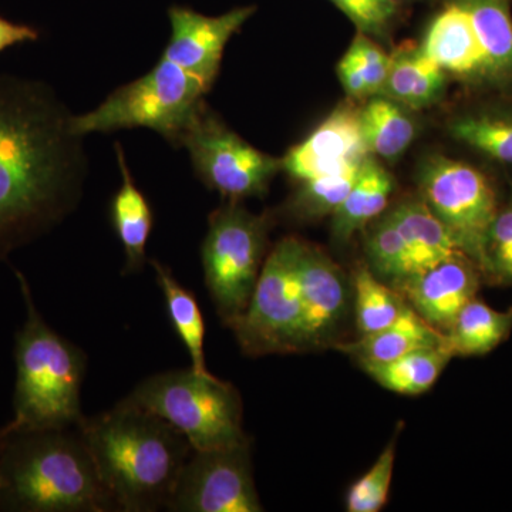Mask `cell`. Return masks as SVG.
I'll list each match as a JSON object with an SVG mask.
<instances>
[{
  "instance_id": "obj_9",
  "label": "cell",
  "mask_w": 512,
  "mask_h": 512,
  "mask_svg": "<svg viewBox=\"0 0 512 512\" xmlns=\"http://www.w3.org/2000/svg\"><path fill=\"white\" fill-rule=\"evenodd\" d=\"M417 183L421 200L481 271L485 238L503 202L490 175L476 165L437 153L420 165Z\"/></svg>"
},
{
  "instance_id": "obj_29",
  "label": "cell",
  "mask_w": 512,
  "mask_h": 512,
  "mask_svg": "<svg viewBox=\"0 0 512 512\" xmlns=\"http://www.w3.org/2000/svg\"><path fill=\"white\" fill-rule=\"evenodd\" d=\"M365 249L369 268L377 278L399 291L413 275L409 248L387 210L365 229Z\"/></svg>"
},
{
  "instance_id": "obj_36",
  "label": "cell",
  "mask_w": 512,
  "mask_h": 512,
  "mask_svg": "<svg viewBox=\"0 0 512 512\" xmlns=\"http://www.w3.org/2000/svg\"><path fill=\"white\" fill-rule=\"evenodd\" d=\"M9 436V424H5V426L0 427V468H2V456L3 450H5L6 440H8Z\"/></svg>"
},
{
  "instance_id": "obj_20",
  "label": "cell",
  "mask_w": 512,
  "mask_h": 512,
  "mask_svg": "<svg viewBox=\"0 0 512 512\" xmlns=\"http://www.w3.org/2000/svg\"><path fill=\"white\" fill-rule=\"evenodd\" d=\"M446 343V335L429 325L410 306L409 311L400 316L393 325L379 332L359 336L350 342L336 343L335 349L362 365L390 362L416 350L437 348Z\"/></svg>"
},
{
  "instance_id": "obj_15",
  "label": "cell",
  "mask_w": 512,
  "mask_h": 512,
  "mask_svg": "<svg viewBox=\"0 0 512 512\" xmlns=\"http://www.w3.org/2000/svg\"><path fill=\"white\" fill-rule=\"evenodd\" d=\"M484 278L463 252L410 276L399 289L406 301L434 329L447 335L458 313L477 298Z\"/></svg>"
},
{
  "instance_id": "obj_16",
  "label": "cell",
  "mask_w": 512,
  "mask_h": 512,
  "mask_svg": "<svg viewBox=\"0 0 512 512\" xmlns=\"http://www.w3.org/2000/svg\"><path fill=\"white\" fill-rule=\"evenodd\" d=\"M447 76L474 87H490L487 63L470 16L456 0H443L420 45Z\"/></svg>"
},
{
  "instance_id": "obj_28",
  "label": "cell",
  "mask_w": 512,
  "mask_h": 512,
  "mask_svg": "<svg viewBox=\"0 0 512 512\" xmlns=\"http://www.w3.org/2000/svg\"><path fill=\"white\" fill-rule=\"evenodd\" d=\"M352 291L359 336L393 325L410 309L403 293L377 278L369 266L357 269L352 279Z\"/></svg>"
},
{
  "instance_id": "obj_25",
  "label": "cell",
  "mask_w": 512,
  "mask_h": 512,
  "mask_svg": "<svg viewBox=\"0 0 512 512\" xmlns=\"http://www.w3.org/2000/svg\"><path fill=\"white\" fill-rule=\"evenodd\" d=\"M150 265L156 272L157 284L163 292L171 325L190 355L191 369L198 373H211L205 360L207 325L200 303L190 289L177 281L171 268L157 259H151Z\"/></svg>"
},
{
  "instance_id": "obj_27",
  "label": "cell",
  "mask_w": 512,
  "mask_h": 512,
  "mask_svg": "<svg viewBox=\"0 0 512 512\" xmlns=\"http://www.w3.org/2000/svg\"><path fill=\"white\" fill-rule=\"evenodd\" d=\"M511 332L512 308L495 311L476 298L458 313L446 339L454 357L484 356L497 349Z\"/></svg>"
},
{
  "instance_id": "obj_32",
  "label": "cell",
  "mask_w": 512,
  "mask_h": 512,
  "mask_svg": "<svg viewBox=\"0 0 512 512\" xmlns=\"http://www.w3.org/2000/svg\"><path fill=\"white\" fill-rule=\"evenodd\" d=\"M396 443L397 436H394L365 476L360 477L349 488L346 510L379 512L387 504L396 460Z\"/></svg>"
},
{
  "instance_id": "obj_10",
  "label": "cell",
  "mask_w": 512,
  "mask_h": 512,
  "mask_svg": "<svg viewBox=\"0 0 512 512\" xmlns=\"http://www.w3.org/2000/svg\"><path fill=\"white\" fill-rule=\"evenodd\" d=\"M192 168L210 190L229 201L261 198L282 160L262 153L232 131L205 103L183 138Z\"/></svg>"
},
{
  "instance_id": "obj_31",
  "label": "cell",
  "mask_w": 512,
  "mask_h": 512,
  "mask_svg": "<svg viewBox=\"0 0 512 512\" xmlns=\"http://www.w3.org/2000/svg\"><path fill=\"white\" fill-rule=\"evenodd\" d=\"M481 274L491 285H512V177L510 192L501 202L487 232Z\"/></svg>"
},
{
  "instance_id": "obj_33",
  "label": "cell",
  "mask_w": 512,
  "mask_h": 512,
  "mask_svg": "<svg viewBox=\"0 0 512 512\" xmlns=\"http://www.w3.org/2000/svg\"><path fill=\"white\" fill-rule=\"evenodd\" d=\"M338 6L357 32L373 37L375 40L389 42L394 25L399 19L400 8L389 0H330Z\"/></svg>"
},
{
  "instance_id": "obj_5",
  "label": "cell",
  "mask_w": 512,
  "mask_h": 512,
  "mask_svg": "<svg viewBox=\"0 0 512 512\" xmlns=\"http://www.w3.org/2000/svg\"><path fill=\"white\" fill-rule=\"evenodd\" d=\"M210 90L194 74L161 56L150 72L114 90L96 109L72 116L70 127L79 137L148 128L171 146L181 147Z\"/></svg>"
},
{
  "instance_id": "obj_3",
  "label": "cell",
  "mask_w": 512,
  "mask_h": 512,
  "mask_svg": "<svg viewBox=\"0 0 512 512\" xmlns=\"http://www.w3.org/2000/svg\"><path fill=\"white\" fill-rule=\"evenodd\" d=\"M0 511L107 512L117 508L97 476L77 427L15 430L9 424L0 468Z\"/></svg>"
},
{
  "instance_id": "obj_12",
  "label": "cell",
  "mask_w": 512,
  "mask_h": 512,
  "mask_svg": "<svg viewBox=\"0 0 512 512\" xmlns=\"http://www.w3.org/2000/svg\"><path fill=\"white\" fill-rule=\"evenodd\" d=\"M255 10L256 6H244L221 16H205L184 6H173L168 10L171 36L163 57L212 89L220 73L225 47Z\"/></svg>"
},
{
  "instance_id": "obj_37",
  "label": "cell",
  "mask_w": 512,
  "mask_h": 512,
  "mask_svg": "<svg viewBox=\"0 0 512 512\" xmlns=\"http://www.w3.org/2000/svg\"><path fill=\"white\" fill-rule=\"evenodd\" d=\"M389 2H392L393 5L399 6V8H402L404 5H409V3L416 2V0H389Z\"/></svg>"
},
{
  "instance_id": "obj_14",
  "label": "cell",
  "mask_w": 512,
  "mask_h": 512,
  "mask_svg": "<svg viewBox=\"0 0 512 512\" xmlns=\"http://www.w3.org/2000/svg\"><path fill=\"white\" fill-rule=\"evenodd\" d=\"M356 101L340 103L301 143L282 160V170L296 183L332 173L369 157L360 128Z\"/></svg>"
},
{
  "instance_id": "obj_21",
  "label": "cell",
  "mask_w": 512,
  "mask_h": 512,
  "mask_svg": "<svg viewBox=\"0 0 512 512\" xmlns=\"http://www.w3.org/2000/svg\"><path fill=\"white\" fill-rule=\"evenodd\" d=\"M394 187L393 175L376 157H367L348 197L333 212V239L340 245L348 244L357 232L365 231L367 225L387 210Z\"/></svg>"
},
{
  "instance_id": "obj_17",
  "label": "cell",
  "mask_w": 512,
  "mask_h": 512,
  "mask_svg": "<svg viewBox=\"0 0 512 512\" xmlns=\"http://www.w3.org/2000/svg\"><path fill=\"white\" fill-rule=\"evenodd\" d=\"M447 131L461 146L512 170V100L487 101L456 114Z\"/></svg>"
},
{
  "instance_id": "obj_2",
  "label": "cell",
  "mask_w": 512,
  "mask_h": 512,
  "mask_svg": "<svg viewBox=\"0 0 512 512\" xmlns=\"http://www.w3.org/2000/svg\"><path fill=\"white\" fill-rule=\"evenodd\" d=\"M117 511L167 508L192 453L190 441L154 414L117 403L77 427Z\"/></svg>"
},
{
  "instance_id": "obj_35",
  "label": "cell",
  "mask_w": 512,
  "mask_h": 512,
  "mask_svg": "<svg viewBox=\"0 0 512 512\" xmlns=\"http://www.w3.org/2000/svg\"><path fill=\"white\" fill-rule=\"evenodd\" d=\"M39 30L25 23L10 22L0 16V53L22 43L39 40Z\"/></svg>"
},
{
  "instance_id": "obj_34",
  "label": "cell",
  "mask_w": 512,
  "mask_h": 512,
  "mask_svg": "<svg viewBox=\"0 0 512 512\" xmlns=\"http://www.w3.org/2000/svg\"><path fill=\"white\" fill-rule=\"evenodd\" d=\"M338 74L349 100L363 101L375 96L370 84L369 69L352 46L340 59Z\"/></svg>"
},
{
  "instance_id": "obj_11",
  "label": "cell",
  "mask_w": 512,
  "mask_h": 512,
  "mask_svg": "<svg viewBox=\"0 0 512 512\" xmlns=\"http://www.w3.org/2000/svg\"><path fill=\"white\" fill-rule=\"evenodd\" d=\"M167 510L264 511L252 473L251 441L212 450H192L175 484Z\"/></svg>"
},
{
  "instance_id": "obj_7",
  "label": "cell",
  "mask_w": 512,
  "mask_h": 512,
  "mask_svg": "<svg viewBox=\"0 0 512 512\" xmlns=\"http://www.w3.org/2000/svg\"><path fill=\"white\" fill-rule=\"evenodd\" d=\"M272 222L268 214H252L239 201H229L210 215L202 242V269L212 303L228 328L251 301Z\"/></svg>"
},
{
  "instance_id": "obj_26",
  "label": "cell",
  "mask_w": 512,
  "mask_h": 512,
  "mask_svg": "<svg viewBox=\"0 0 512 512\" xmlns=\"http://www.w3.org/2000/svg\"><path fill=\"white\" fill-rule=\"evenodd\" d=\"M451 359L454 356L446 343L437 348L416 350L390 362L362 363L360 367L390 392L419 396L434 386Z\"/></svg>"
},
{
  "instance_id": "obj_1",
  "label": "cell",
  "mask_w": 512,
  "mask_h": 512,
  "mask_svg": "<svg viewBox=\"0 0 512 512\" xmlns=\"http://www.w3.org/2000/svg\"><path fill=\"white\" fill-rule=\"evenodd\" d=\"M72 116L47 84L0 76V262L76 208L83 137Z\"/></svg>"
},
{
  "instance_id": "obj_6",
  "label": "cell",
  "mask_w": 512,
  "mask_h": 512,
  "mask_svg": "<svg viewBox=\"0 0 512 512\" xmlns=\"http://www.w3.org/2000/svg\"><path fill=\"white\" fill-rule=\"evenodd\" d=\"M123 402L160 417L190 441L192 450L237 446L242 399L234 384L194 369L168 370L138 383Z\"/></svg>"
},
{
  "instance_id": "obj_23",
  "label": "cell",
  "mask_w": 512,
  "mask_h": 512,
  "mask_svg": "<svg viewBox=\"0 0 512 512\" xmlns=\"http://www.w3.org/2000/svg\"><path fill=\"white\" fill-rule=\"evenodd\" d=\"M409 248L413 275L461 252L443 222L420 197L406 198L387 210Z\"/></svg>"
},
{
  "instance_id": "obj_24",
  "label": "cell",
  "mask_w": 512,
  "mask_h": 512,
  "mask_svg": "<svg viewBox=\"0 0 512 512\" xmlns=\"http://www.w3.org/2000/svg\"><path fill=\"white\" fill-rule=\"evenodd\" d=\"M410 111L380 94L366 100L360 107V128L370 156L394 161L406 153L417 134Z\"/></svg>"
},
{
  "instance_id": "obj_18",
  "label": "cell",
  "mask_w": 512,
  "mask_h": 512,
  "mask_svg": "<svg viewBox=\"0 0 512 512\" xmlns=\"http://www.w3.org/2000/svg\"><path fill=\"white\" fill-rule=\"evenodd\" d=\"M114 148L119 161L121 185L111 200V224L126 255L123 274H137L147 262L146 248L153 229V210L131 175L124 148L119 143Z\"/></svg>"
},
{
  "instance_id": "obj_4",
  "label": "cell",
  "mask_w": 512,
  "mask_h": 512,
  "mask_svg": "<svg viewBox=\"0 0 512 512\" xmlns=\"http://www.w3.org/2000/svg\"><path fill=\"white\" fill-rule=\"evenodd\" d=\"M26 306L15 338V430L76 429L82 423V386L87 357L79 346L50 328L37 309L26 276L13 269Z\"/></svg>"
},
{
  "instance_id": "obj_30",
  "label": "cell",
  "mask_w": 512,
  "mask_h": 512,
  "mask_svg": "<svg viewBox=\"0 0 512 512\" xmlns=\"http://www.w3.org/2000/svg\"><path fill=\"white\" fill-rule=\"evenodd\" d=\"M363 161L299 183L286 210L302 221L332 217L355 185Z\"/></svg>"
},
{
  "instance_id": "obj_8",
  "label": "cell",
  "mask_w": 512,
  "mask_h": 512,
  "mask_svg": "<svg viewBox=\"0 0 512 512\" xmlns=\"http://www.w3.org/2000/svg\"><path fill=\"white\" fill-rule=\"evenodd\" d=\"M305 242L281 239L266 256L254 293L232 325L247 356L303 352L301 259Z\"/></svg>"
},
{
  "instance_id": "obj_22",
  "label": "cell",
  "mask_w": 512,
  "mask_h": 512,
  "mask_svg": "<svg viewBox=\"0 0 512 512\" xmlns=\"http://www.w3.org/2000/svg\"><path fill=\"white\" fill-rule=\"evenodd\" d=\"M470 16L487 63L490 89L512 86L511 0H456Z\"/></svg>"
},
{
  "instance_id": "obj_19",
  "label": "cell",
  "mask_w": 512,
  "mask_h": 512,
  "mask_svg": "<svg viewBox=\"0 0 512 512\" xmlns=\"http://www.w3.org/2000/svg\"><path fill=\"white\" fill-rule=\"evenodd\" d=\"M448 76L424 55L420 45L403 43L390 53V67L380 96L389 97L410 110L439 103L447 89Z\"/></svg>"
},
{
  "instance_id": "obj_13",
  "label": "cell",
  "mask_w": 512,
  "mask_h": 512,
  "mask_svg": "<svg viewBox=\"0 0 512 512\" xmlns=\"http://www.w3.org/2000/svg\"><path fill=\"white\" fill-rule=\"evenodd\" d=\"M349 282L326 252L306 244L301 259L303 352L333 348L348 315Z\"/></svg>"
}]
</instances>
